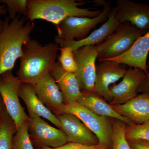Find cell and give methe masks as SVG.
<instances>
[{
	"label": "cell",
	"mask_w": 149,
	"mask_h": 149,
	"mask_svg": "<svg viewBox=\"0 0 149 149\" xmlns=\"http://www.w3.org/2000/svg\"><path fill=\"white\" fill-rule=\"evenodd\" d=\"M53 112L56 116L68 113L77 116L96 135L99 143L111 149L113 125L107 117L96 114L77 102L64 104Z\"/></svg>",
	"instance_id": "6"
},
{
	"label": "cell",
	"mask_w": 149,
	"mask_h": 149,
	"mask_svg": "<svg viewBox=\"0 0 149 149\" xmlns=\"http://www.w3.org/2000/svg\"><path fill=\"white\" fill-rule=\"evenodd\" d=\"M22 82L9 70L0 75V95L6 110L13 120L17 130L23 123L29 120L19 99L18 90Z\"/></svg>",
	"instance_id": "7"
},
{
	"label": "cell",
	"mask_w": 149,
	"mask_h": 149,
	"mask_svg": "<svg viewBox=\"0 0 149 149\" xmlns=\"http://www.w3.org/2000/svg\"><path fill=\"white\" fill-rule=\"evenodd\" d=\"M49 73L63 95L65 104L77 102L82 92L74 73L65 71L58 61Z\"/></svg>",
	"instance_id": "18"
},
{
	"label": "cell",
	"mask_w": 149,
	"mask_h": 149,
	"mask_svg": "<svg viewBox=\"0 0 149 149\" xmlns=\"http://www.w3.org/2000/svg\"><path fill=\"white\" fill-rule=\"evenodd\" d=\"M60 47L55 42L43 45L30 39L22 48L20 65L17 74L22 83L35 85L54 66Z\"/></svg>",
	"instance_id": "1"
},
{
	"label": "cell",
	"mask_w": 149,
	"mask_h": 149,
	"mask_svg": "<svg viewBox=\"0 0 149 149\" xmlns=\"http://www.w3.org/2000/svg\"><path fill=\"white\" fill-rule=\"evenodd\" d=\"M6 110L5 106L2 99L0 95V116Z\"/></svg>",
	"instance_id": "30"
},
{
	"label": "cell",
	"mask_w": 149,
	"mask_h": 149,
	"mask_svg": "<svg viewBox=\"0 0 149 149\" xmlns=\"http://www.w3.org/2000/svg\"><path fill=\"white\" fill-rule=\"evenodd\" d=\"M126 125L125 123L117 119L112 123L111 149H131L125 137Z\"/></svg>",
	"instance_id": "22"
},
{
	"label": "cell",
	"mask_w": 149,
	"mask_h": 149,
	"mask_svg": "<svg viewBox=\"0 0 149 149\" xmlns=\"http://www.w3.org/2000/svg\"><path fill=\"white\" fill-rule=\"evenodd\" d=\"M98 61L96 66L95 93L110 103L112 100L110 87L124 77L127 65L107 60Z\"/></svg>",
	"instance_id": "9"
},
{
	"label": "cell",
	"mask_w": 149,
	"mask_h": 149,
	"mask_svg": "<svg viewBox=\"0 0 149 149\" xmlns=\"http://www.w3.org/2000/svg\"><path fill=\"white\" fill-rule=\"evenodd\" d=\"M148 66H149V61L148 62Z\"/></svg>",
	"instance_id": "33"
},
{
	"label": "cell",
	"mask_w": 149,
	"mask_h": 149,
	"mask_svg": "<svg viewBox=\"0 0 149 149\" xmlns=\"http://www.w3.org/2000/svg\"><path fill=\"white\" fill-rule=\"evenodd\" d=\"M131 149H149V141H128Z\"/></svg>",
	"instance_id": "28"
},
{
	"label": "cell",
	"mask_w": 149,
	"mask_h": 149,
	"mask_svg": "<svg viewBox=\"0 0 149 149\" xmlns=\"http://www.w3.org/2000/svg\"><path fill=\"white\" fill-rule=\"evenodd\" d=\"M125 137L128 141H149V121L141 124L126 125Z\"/></svg>",
	"instance_id": "24"
},
{
	"label": "cell",
	"mask_w": 149,
	"mask_h": 149,
	"mask_svg": "<svg viewBox=\"0 0 149 149\" xmlns=\"http://www.w3.org/2000/svg\"><path fill=\"white\" fill-rule=\"evenodd\" d=\"M26 17L20 15L10 21L8 17L0 32V75L12 70L17 59L22 55V48L31 39L30 35L35 29L33 22L27 20Z\"/></svg>",
	"instance_id": "2"
},
{
	"label": "cell",
	"mask_w": 149,
	"mask_h": 149,
	"mask_svg": "<svg viewBox=\"0 0 149 149\" xmlns=\"http://www.w3.org/2000/svg\"><path fill=\"white\" fill-rule=\"evenodd\" d=\"M149 53V29L126 52L116 57L107 60L123 64L130 68H139L148 75L147 58Z\"/></svg>",
	"instance_id": "15"
},
{
	"label": "cell",
	"mask_w": 149,
	"mask_h": 149,
	"mask_svg": "<svg viewBox=\"0 0 149 149\" xmlns=\"http://www.w3.org/2000/svg\"><path fill=\"white\" fill-rule=\"evenodd\" d=\"M19 97L24 101L28 112L45 118L61 129V125L57 116L47 108L38 97L33 85L22 83L19 88Z\"/></svg>",
	"instance_id": "19"
},
{
	"label": "cell",
	"mask_w": 149,
	"mask_h": 149,
	"mask_svg": "<svg viewBox=\"0 0 149 149\" xmlns=\"http://www.w3.org/2000/svg\"><path fill=\"white\" fill-rule=\"evenodd\" d=\"M115 13V8L113 7L111 10L107 21L83 40L64 41L56 36L55 42L60 47H70L72 48L73 50L85 46H95L101 44L114 32L119 24L116 19Z\"/></svg>",
	"instance_id": "14"
},
{
	"label": "cell",
	"mask_w": 149,
	"mask_h": 149,
	"mask_svg": "<svg viewBox=\"0 0 149 149\" xmlns=\"http://www.w3.org/2000/svg\"><path fill=\"white\" fill-rule=\"evenodd\" d=\"M1 15L0 14V32L2 30L4 24V20H2L1 19Z\"/></svg>",
	"instance_id": "32"
},
{
	"label": "cell",
	"mask_w": 149,
	"mask_h": 149,
	"mask_svg": "<svg viewBox=\"0 0 149 149\" xmlns=\"http://www.w3.org/2000/svg\"><path fill=\"white\" fill-rule=\"evenodd\" d=\"M65 133L68 141L88 146L99 143L96 135L77 116L71 113H65L56 116Z\"/></svg>",
	"instance_id": "13"
},
{
	"label": "cell",
	"mask_w": 149,
	"mask_h": 149,
	"mask_svg": "<svg viewBox=\"0 0 149 149\" xmlns=\"http://www.w3.org/2000/svg\"><path fill=\"white\" fill-rule=\"evenodd\" d=\"M29 122L23 123L17 130L13 138L11 149H34L29 136Z\"/></svg>",
	"instance_id": "23"
},
{
	"label": "cell",
	"mask_w": 149,
	"mask_h": 149,
	"mask_svg": "<svg viewBox=\"0 0 149 149\" xmlns=\"http://www.w3.org/2000/svg\"><path fill=\"white\" fill-rule=\"evenodd\" d=\"M16 131L15 124L6 110L0 116V149H11Z\"/></svg>",
	"instance_id": "21"
},
{
	"label": "cell",
	"mask_w": 149,
	"mask_h": 149,
	"mask_svg": "<svg viewBox=\"0 0 149 149\" xmlns=\"http://www.w3.org/2000/svg\"><path fill=\"white\" fill-rule=\"evenodd\" d=\"M77 65L76 76L82 93L95 92L96 61L97 52L95 46H85L73 51Z\"/></svg>",
	"instance_id": "8"
},
{
	"label": "cell",
	"mask_w": 149,
	"mask_h": 149,
	"mask_svg": "<svg viewBox=\"0 0 149 149\" xmlns=\"http://www.w3.org/2000/svg\"><path fill=\"white\" fill-rule=\"evenodd\" d=\"M60 55L58 57L63 69L67 72L75 73L77 70V65L74 60L73 49L70 47H60Z\"/></svg>",
	"instance_id": "25"
},
{
	"label": "cell",
	"mask_w": 149,
	"mask_h": 149,
	"mask_svg": "<svg viewBox=\"0 0 149 149\" xmlns=\"http://www.w3.org/2000/svg\"><path fill=\"white\" fill-rule=\"evenodd\" d=\"M33 86L35 93L41 101L53 111L65 103L58 85L50 73L43 76Z\"/></svg>",
	"instance_id": "17"
},
{
	"label": "cell",
	"mask_w": 149,
	"mask_h": 149,
	"mask_svg": "<svg viewBox=\"0 0 149 149\" xmlns=\"http://www.w3.org/2000/svg\"><path fill=\"white\" fill-rule=\"evenodd\" d=\"M0 3L6 7L10 19L16 17V14L19 15H23L26 17L27 11V0H0Z\"/></svg>",
	"instance_id": "26"
},
{
	"label": "cell",
	"mask_w": 149,
	"mask_h": 149,
	"mask_svg": "<svg viewBox=\"0 0 149 149\" xmlns=\"http://www.w3.org/2000/svg\"><path fill=\"white\" fill-rule=\"evenodd\" d=\"M95 6H102L98 16L91 18L71 16L67 17L56 26L58 38L64 41L81 40L90 35L92 29L100 23L107 21L111 10V4L104 0H95Z\"/></svg>",
	"instance_id": "4"
},
{
	"label": "cell",
	"mask_w": 149,
	"mask_h": 149,
	"mask_svg": "<svg viewBox=\"0 0 149 149\" xmlns=\"http://www.w3.org/2000/svg\"><path fill=\"white\" fill-rule=\"evenodd\" d=\"M38 149H111L109 147L99 143L93 146H88L77 143H69L62 146L56 148H52L44 146Z\"/></svg>",
	"instance_id": "27"
},
{
	"label": "cell",
	"mask_w": 149,
	"mask_h": 149,
	"mask_svg": "<svg viewBox=\"0 0 149 149\" xmlns=\"http://www.w3.org/2000/svg\"><path fill=\"white\" fill-rule=\"evenodd\" d=\"M87 2L76 0H27V20L43 19L56 26L69 17L93 18L98 16L101 10H92L79 7Z\"/></svg>",
	"instance_id": "3"
},
{
	"label": "cell",
	"mask_w": 149,
	"mask_h": 149,
	"mask_svg": "<svg viewBox=\"0 0 149 149\" xmlns=\"http://www.w3.org/2000/svg\"><path fill=\"white\" fill-rule=\"evenodd\" d=\"M77 102L100 116L112 118L121 120L127 125L133 123L127 118L118 113L109 104L95 92H82V95Z\"/></svg>",
	"instance_id": "20"
},
{
	"label": "cell",
	"mask_w": 149,
	"mask_h": 149,
	"mask_svg": "<svg viewBox=\"0 0 149 149\" xmlns=\"http://www.w3.org/2000/svg\"><path fill=\"white\" fill-rule=\"evenodd\" d=\"M115 17L118 24L130 22L139 29H149V3L118 0Z\"/></svg>",
	"instance_id": "11"
},
{
	"label": "cell",
	"mask_w": 149,
	"mask_h": 149,
	"mask_svg": "<svg viewBox=\"0 0 149 149\" xmlns=\"http://www.w3.org/2000/svg\"><path fill=\"white\" fill-rule=\"evenodd\" d=\"M7 9L6 6H0V14L1 15H4L6 14L7 13Z\"/></svg>",
	"instance_id": "31"
},
{
	"label": "cell",
	"mask_w": 149,
	"mask_h": 149,
	"mask_svg": "<svg viewBox=\"0 0 149 149\" xmlns=\"http://www.w3.org/2000/svg\"><path fill=\"white\" fill-rule=\"evenodd\" d=\"M148 30L139 29L128 22L118 24L111 35L95 46L98 61L116 57L126 52Z\"/></svg>",
	"instance_id": "5"
},
{
	"label": "cell",
	"mask_w": 149,
	"mask_h": 149,
	"mask_svg": "<svg viewBox=\"0 0 149 149\" xmlns=\"http://www.w3.org/2000/svg\"><path fill=\"white\" fill-rule=\"evenodd\" d=\"M148 74L146 75V78L138 88V93L149 92V66H148Z\"/></svg>",
	"instance_id": "29"
},
{
	"label": "cell",
	"mask_w": 149,
	"mask_h": 149,
	"mask_svg": "<svg viewBox=\"0 0 149 149\" xmlns=\"http://www.w3.org/2000/svg\"><path fill=\"white\" fill-rule=\"evenodd\" d=\"M146 77L145 72L139 68L130 67L127 69L122 81L110 87L112 97L110 104H122L134 98L138 95V88Z\"/></svg>",
	"instance_id": "10"
},
{
	"label": "cell",
	"mask_w": 149,
	"mask_h": 149,
	"mask_svg": "<svg viewBox=\"0 0 149 149\" xmlns=\"http://www.w3.org/2000/svg\"><path fill=\"white\" fill-rule=\"evenodd\" d=\"M29 118V131L35 141L45 146L56 148L67 143L64 132L52 127L40 116L28 112Z\"/></svg>",
	"instance_id": "12"
},
{
	"label": "cell",
	"mask_w": 149,
	"mask_h": 149,
	"mask_svg": "<svg viewBox=\"0 0 149 149\" xmlns=\"http://www.w3.org/2000/svg\"><path fill=\"white\" fill-rule=\"evenodd\" d=\"M118 113L134 124L149 121V92L141 93L125 103L111 106Z\"/></svg>",
	"instance_id": "16"
}]
</instances>
